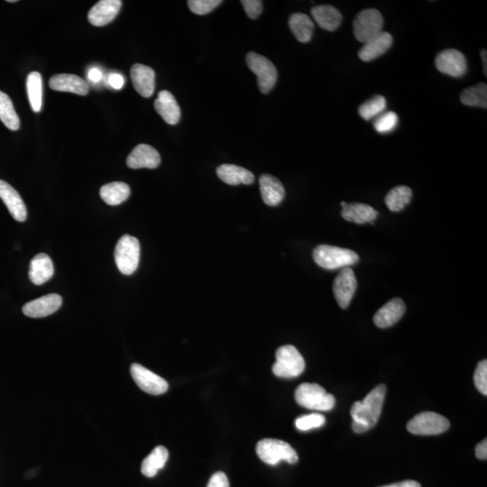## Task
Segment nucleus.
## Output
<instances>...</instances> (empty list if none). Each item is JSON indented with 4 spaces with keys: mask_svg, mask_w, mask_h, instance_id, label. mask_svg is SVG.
I'll list each match as a JSON object with an SVG mask.
<instances>
[{
    "mask_svg": "<svg viewBox=\"0 0 487 487\" xmlns=\"http://www.w3.org/2000/svg\"><path fill=\"white\" fill-rule=\"evenodd\" d=\"M386 394V384L374 388L361 401L352 405V429L356 434H364L376 425L382 414L384 398Z\"/></svg>",
    "mask_w": 487,
    "mask_h": 487,
    "instance_id": "1",
    "label": "nucleus"
},
{
    "mask_svg": "<svg viewBox=\"0 0 487 487\" xmlns=\"http://www.w3.org/2000/svg\"><path fill=\"white\" fill-rule=\"evenodd\" d=\"M313 260L319 267L334 270L359 263V257L356 252L347 248L319 245L313 250Z\"/></svg>",
    "mask_w": 487,
    "mask_h": 487,
    "instance_id": "2",
    "label": "nucleus"
},
{
    "mask_svg": "<svg viewBox=\"0 0 487 487\" xmlns=\"http://www.w3.org/2000/svg\"><path fill=\"white\" fill-rule=\"evenodd\" d=\"M295 400L309 410L328 411L336 405L335 397L317 384H302L295 391Z\"/></svg>",
    "mask_w": 487,
    "mask_h": 487,
    "instance_id": "3",
    "label": "nucleus"
},
{
    "mask_svg": "<svg viewBox=\"0 0 487 487\" xmlns=\"http://www.w3.org/2000/svg\"><path fill=\"white\" fill-rule=\"evenodd\" d=\"M257 456L268 465L275 466L282 461L289 464L298 461V454L287 442L275 439H264L257 445Z\"/></svg>",
    "mask_w": 487,
    "mask_h": 487,
    "instance_id": "4",
    "label": "nucleus"
},
{
    "mask_svg": "<svg viewBox=\"0 0 487 487\" xmlns=\"http://www.w3.org/2000/svg\"><path fill=\"white\" fill-rule=\"evenodd\" d=\"M275 357L277 362L272 366V372L278 377H297L305 369L304 359L294 346L286 345L279 347Z\"/></svg>",
    "mask_w": 487,
    "mask_h": 487,
    "instance_id": "5",
    "label": "nucleus"
},
{
    "mask_svg": "<svg viewBox=\"0 0 487 487\" xmlns=\"http://www.w3.org/2000/svg\"><path fill=\"white\" fill-rule=\"evenodd\" d=\"M140 260V244L138 238L124 235L115 248V261L122 274L130 275L138 267Z\"/></svg>",
    "mask_w": 487,
    "mask_h": 487,
    "instance_id": "6",
    "label": "nucleus"
},
{
    "mask_svg": "<svg viewBox=\"0 0 487 487\" xmlns=\"http://www.w3.org/2000/svg\"><path fill=\"white\" fill-rule=\"evenodd\" d=\"M384 19L379 10L364 9L356 16L353 22L354 36L364 43L383 32Z\"/></svg>",
    "mask_w": 487,
    "mask_h": 487,
    "instance_id": "7",
    "label": "nucleus"
},
{
    "mask_svg": "<svg viewBox=\"0 0 487 487\" xmlns=\"http://www.w3.org/2000/svg\"><path fill=\"white\" fill-rule=\"evenodd\" d=\"M246 60L248 68L257 75L261 93H268L277 81V70L275 64L267 57L255 53H248Z\"/></svg>",
    "mask_w": 487,
    "mask_h": 487,
    "instance_id": "8",
    "label": "nucleus"
},
{
    "mask_svg": "<svg viewBox=\"0 0 487 487\" xmlns=\"http://www.w3.org/2000/svg\"><path fill=\"white\" fill-rule=\"evenodd\" d=\"M449 426L447 418L432 411H424L408 422L407 430L414 435H439L447 431Z\"/></svg>",
    "mask_w": 487,
    "mask_h": 487,
    "instance_id": "9",
    "label": "nucleus"
},
{
    "mask_svg": "<svg viewBox=\"0 0 487 487\" xmlns=\"http://www.w3.org/2000/svg\"><path fill=\"white\" fill-rule=\"evenodd\" d=\"M130 373L135 384L145 393L160 395L166 393L168 390V383L163 378L145 369L141 364H131Z\"/></svg>",
    "mask_w": 487,
    "mask_h": 487,
    "instance_id": "10",
    "label": "nucleus"
},
{
    "mask_svg": "<svg viewBox=\"0 0 487 487\" xmlns=\"http://www.w3.org/2000/svg\"><path fill=\"white\" fill-rule=\"evenodd\" d=\"M435 66L441 73L459 78L468 71V62L464 54L456 49H447L439 53L435 59Z\"/></svg>",
    "mask_w": 487,
    "mask_h": 487,
    "instance_id": "11",
    "label": "nucleus"
},
{
    "mask_svg": "<svg viewBox=\"0 0 487 487\" xmlns=\"http://www.w3.org/2000/svg\"><path fill=\"white\" fill-rule=\"evenodd\" d=\"M357 288L355 272L352 268H343L333 282V292L340 308L347 309Z\"/></svg>",
    "mask_w": 487,
    "mask_h": 487,
    "instance_id": "12",
    "label": "nucleus"
},
{
    "mask_svg": "<svg viewBox=\"0 0 487 487\" xmlns=\"http://www.w3.org/2000/svg\"><path fill=\"white\" fill-rule=\"evenodd\" d=\"M62 303L63 299L59 294L43 296L24 305L23 313L30 318H43L57 312Z\"/></svg>",
    "mask_w": 487,
    "mask_h": 487,
    "instance_id": "13",
    "label": "nucleus"
},
{
    "mask_svg": "<svg viewBox=\"0 0 487 487\" xmlns=\"http://www.w3.org/2000/svg\"><path fill=\"white\" fill-rule=\"evenodd\" d=\"M160 163L161 158L158 150L145 144L135 146L127 159V165L131 169H155L160 165Z\"/></svg>",
    "mask_w": 487,
    "mask_h": 487,
    "instance_id": "14",
    "label": "nucleus"
},
{
    "mask_svg": "<svg viewBox=\"0 0 487 487\" xmlns=\"http://www.w3.org/2000/svg\"><path fill=\"white\" fill-rule=\"evenodd\" d=\"M121 0H101L88 11V22L95 26H104L113 21L121 10Z\"/></svg>",
    "mask_w": 487,
    "mask_h": 487,
    "instance_id": "15",
    "label": "nucleus"
},
{
    "mask_svg": "<svg viewBox=\"0 0 487 487\" xmlns=\"http://www.w3.org/2000/svg\"><path fill=\"white\" fill-rule=\"evenodd\" d=\"M406 306L401 298H394L384 304L374 316V322L378 328L386 329L396 324L404 315Z\"/></svg>",
    "mask_w": 487,
    "mask_h": 487,
    "instance_id": "16",
    "label": "nucleus"
},
{
    "mask_svg": "<svg viewBox=\"0 0 487 487\" xmlns=\"http://www.w3.org/2000/svg\"><path fill=\"white\" fill-rule=\"evenodd\" d=\"M130 76L133 86L141 96L150 98L154 94L155 73L152 68L136 63L132 66Z\"/></svg>",
    "mask_w": 487,
    "mask_h": 487,
    "instance_id": "17",
    "label": "nucleus"
},
{
    "mask_svg": "<svg viewBox=\"0 0 487 487\" xmlns=\"http://www.w3.org/2000/svg\"><path fill=\"white\" fill-rule=\"evenodd\" d=\"M0 199L6 204L14 219L19 222H24L26 220V207L21 196L11 185L3 180H0Z\"/></svg>",
    "mask_w": 487,
    "mask_h": 487,
    "instance_id": "18",
    "label": "nucleus"
},
{
    "mask_svg": "<svg viewBox=\"0 0 487 487\" xmlns=\"http://www.w3.org/2000/svg\"><path fill=\"white\" fill-rule=\"evenodd\" d=\"M393 36L387 32H381L379 35L363 43L359 52V57L363 62H371L383 56L390 49L393 44Z\"/></svg>",
    "mask_w": 487,
    "mask_h": 487,
    "instance_id": "19",
    "label": "nucleus"
},
{
    "mask_svg": "<svg viewBox=\"0 0 487 487\" xmlns=\"http://www.w3.org/2000/svg\"><path fill=\"white\" fill-rule=\"evenodd\" d=\"M49 86L56 91L71 93L81 96L88 93V85L81 77L74 74H57L51 78Z\"/></svg>",
    "mask_w": 487,
    "mask_h": 487,
    "instance_id": "20",
    "label": "nucleus"
},
{
    "mask_svg": "<svg viewBox=\"0 0 487 487\" xmlns=\"http://www.w3.org/2000/svg\"><path fill=\"white\" fill-rule=\"evenodd\" d=\"M342 216L344 220L356 224H374L378 217V211L372 206L364 203H347L342 202Z\"/></svg>",
    "mask_w": 487,
    "mask_h": 487,
    "instance_id": "21",
    "label": "nucleus"
},
{
    "mask_svg": "<svg viewBox=\"0 0 487 487\" xmlns=\"http://www.w3.org/2000/svg\"><path fill=\"white\" fill-rule=\"evenodd\" d=\"M156 112L169 125H176L180 121V108L171 93L168 91H160L155 101Z\"/></svg>",
    "mask_w": 487,
    "mask_h": 487,
    "instance_id": "22",
    "label": "nucleus"
},
{
    "mask_svg": "<svg viewBox=\"0 0 487 487\" xmlns=\"http://www.w3.org/2000/svg\"><path fill=\"white\" fill-rule=\"evenodd\" d=\"M260 192L264 203L268 206L279 205L284 199L285 190L282 183L275 176L261 175L260 179Z\"/></svg>",
    "mask_w": 487,
    "mask_h": 487,
    "instance_id": "23",
    "label": "nucleus"
},
{
    "mask_svg": "<svg viewBox=\"0 0 487 487\" xmlns=\"http://www.w3.org/2000/svg\"><path fill=\"white\" fill-rule=\"evenodd\" d=\"M311 13L318 26L329 32L336 31L343 19L339 10L332 5L316 6Z\"/></svg>",
    "mask_w": 487,
    "mask_h": 487,
    "instance_id": "24",
    "label": "nucleus"
},
{
    "mask_svg": "<svg viewBox=\"0 0 487 487\" xmlns=\"http://www.w3.org/2000/svg\"><path fill=\"white\" fill-rule=\"evenodd\" d=\"M217 175L222 182L230 185H250L255 182V175L250 171L228 163L217 167Z\"/></svg>",
    "mask_w": 487,
    "mask_h": 487,
    "instance_id": "25",
    "label": "nucleus"
},
{
    "mask_svg": "<svg viewBox=\"0 0 487 487\" xmlns=\"http://www.w3.org/2000/svg\"><path fill=\"white\" fill-rule=\"evenodd\" d=\"M54 272L52 260L46 254H39L30 263L29 278L36 285H42L53 277Z\"/></svg>",
    "mask_w": 487,
    "mask_h": 487,
    "instance_id": "26",
    "label": "nucleus"
},
{
    "mask_svg": "<svg viewBox=\"0 0 487 487\" xmlns=\"http://www.w3.org/2000/svg\"><path fill=\"white\" fill-rule=\"evenodd\" d=\"M289 27L299 42L305 43L312 40L314 23L306 14H292L289 19Z\"/></svg>",
    "mask_w": 487,
    "mask_h": 487,
    "instance_id": "27",
    "label": "nucleus"
},
{
    "mask_svg": "<svg viewBox=\"0 0 487 487\" xmlns=\"http://www.w3.org/2000/svg\"><path fill=\"white\" fill-rule=\"evenodd\" d=\"M169 452L163 446H158L146 456L142 463L141 472L146 478H154L160 469L165 466L168 461Z\"/></svg>",
    "mask_w": 487,
    "mask_h": 487,
    "instance_id": "28",
    "label": "nucleus"
},
{
    "mask_svg": "<svg viewBox=\"0 0 487 487\" xmlns=\"http://www.w3.org/2000/svg\"><path fill=\"white\" fill-rule=\"evenodd\" d=\"M100 194L101 199L108 205L117 206L128 199L130 196V188L125 183H111L102 186Z\"/></svg>",
    "mask_w": 487,
    "mask_h": 487,
    "instance_id": "29",
    "label": "nucleus"
},
{
    "mask_svg": "<svg viewBox=\"0 0 487 487\" xmlns=\"http://www.w3.org/2000/svg\"><path fill=\"white\" fill-rule=\"evenodd\" d=\"M26 88L32 110L39 113L43 105V81L39 73L33 71L29 73L26 79Z\"/></svg>",
    "mask_w": 487,
    "mask_h": 487,
    "instance_id": "30",
    "label": "nucleus"
},
{
    "mask_svg": "<svg viewBox=\"0 0 487 487\" xmlns=\"http://www.w3.org/2000/svg\"><path fill=\"white\" fill-rule=\"evenodd\" d=\"M411 198H413V190L407 186L400 185L391 189L387 193L384 202L391 211L399 212L411 203Z\"/></svg>",
    "mask_w": 487,
    "mask_h": 487,
    "instance_id": "31",
    "label": "nucleus"
},
{
    "mask_svg": "<svg viewBox=\"0 0 487 487\" xmlns=\"http://www.w3.org/2000/svg\"><path fill=\"white\" fill-rule=\"evenodd\" d=\"M462 104L468 107L487 108V85L479 83L463 91L461 94Z\"/></svg>",
    "mask_w": 487,
    "mask_h": 487,
    "instance_id": "32",
    "label": "nucleus"
},
{
    "mask_svg": "<svg viewBox=\"0 0 487 487\" xmlns=\"http://www.w3.org/2000/svg\"><path fill=\"white\" fill-rule=\"evenodd\" d=\"M0 121L10 130L16 131L20 128L19 118L14 108L12 101L1 91H0Z\"/></svg>",
    "mask_w": 487,
    "mask_h": 487,
    "instance_id": "33",
    "label": "nucleus"
},
{
    "mask_svg": "<svg viewBox=\"0 0 487 487\" xmlns=\"http://www.w3.org/2000/svg\"><path fill=\"white\" fill-rule=\"evenodd\" d=\"M386 108V100L384 96L376 95L364 102L359 108V113L364 121H371L384 113Z\"/></svg>",
    "mask_w": 487,
    "mask_h": 487,
    "instance_id": "34",
    "label": "nucleus"
},
{
    "mask_svg": "<svg viewBox=\"0 0 487 487\" xmlns=\"http://www.w3.org/2000/svg\"><path fill=\"white\" fill-rule=\"evenodd\" d=\"M398 121L399 118L395 112H384L376 118V121H374V128L380 134H388L396 128Z\"/></svg>",
    "mask_w": 487,
    "mask_h": 487,
    "instance_id": "35",
    "label": "nucleus"
},
{
    "mask_svg": "<svg viewBox=\"0 0 487 487\" xmlns=\"http://www.w3.org/2000/svg\"><path fill=\"white\" fill-rule=\"evenodd\" d=\"M326 419L319 414L303 415L295 421L296 428L299 431H307L312 429L321 428L325 424Z\"/></svg>",
    "mask_w": 487,
    "mask_h": 487,
    "instance_id": "36",
    "label": "nucleus"
},
{
    "mask_svg": "<svg viewBox=\"0 0 487 487\" xmlns=\"http://www.w3.org/2000/svg\"><path fill=\"white\" fill-rule=\"evenodd\" d=\"M221 3V0H189L187 4L190 11L196 15L203 16L213 11Z\"/></svg>",
    "mask_w": 487,
    "mask_h": 487,
    "instance_id": "37",
    "label": "nucleus"
},
{
    "mask_svg": "<svg viewBox=\"0 0 487 487\" xmlns=\"http://www.w3.org/2000/svg\"><path fill=\"white\" fill-rule=\"evenodd\" d=\"M474 384L476 389L483 395H487V361H480L475 371Z\"/></svg>",
    "mask_w": 487,
    "mask_h": 487,
    "instance_id": "38",
    "label": "nucleus"
},
{
    "mask_svg": "<svg viewBox=\"0 0 487 487\" xmlns=\"http://www.w3.org/2000/svg\"><path fill=\"white\" fill-rule=\"evenodd\" d=\"M241 4L251 19L258 18L263 11V2L261 0H242Z\"/></svg>",
    "mask_w": 487,
    "mask_h": 487,
    "instance_id": "39",
    "label": "nucleus"
},
{
    "mask_svg": "<svg viewBox=\"0 0 487 487\" xmlns=\"http://www.w3.org/2000/svg\"><path fill=\"white\" fill-rule=\"evenodd\" d=\"M207 487H230L226 474L217 472L211 476Z\"/></svg>",
    "mask_w": 487,
    "mask_h": 487,
    "instance_id": "40",
    "label": "nucleus"
},
{
    "mask_svg": "<svg viewBox=\"0 0 487 487\" xmlns=\"http://www.w3.org/2000/svg\"><path fill=\"white\" fill-rule=\"evenodd\" d=\"M108 83L111 88H114V90H121L124 86L125 79L121 74L112 73L110 75V77H108Z\"/></svg>",
    "mask_w": 487,
    "mask_h": 487,
    "instance_id": "41",
    "label": "nucleus"
},
{
    "mask_svg": "<svg viewBox=\"0 0 487 487\" xmlns=\"http://www.w3.org/2000/svg\"><path fill=\"white\" fill-rule=\"evenodd\" d=\"M476 458L482 459V461H486L487 458V441L486 439H483V441L476 447Z\"/></svg>",
    "mask_w": 487,
    "mask_h": 487,
    "instance_id": "42",
    "label": "nucleus"
},
{
    "mask_svg": "<svg viewBox=\"0 0 487 487\" xmlns=\"http://www.w3.org/2000/svg\"><path fill=\"white\" fill-rule=\"evenodd\" d=\"M102 76H103V74H102V71L100 69H98V68H93V69H91L90 71H88V78L91 83H100Z\"/></svg>",
    "mask_w": 487,
    "mask_h": 487,
    "instance_id": "43",
    "label": "nucleus"
},
{
    "mask_svg": "<svg viewBox=\"0 0 487 487\" xmlns=\"http://www.w3.org/2000/svg\"><path fill=\"white\" fill-rule=\"evenodd\" d=\"M381 487H421L420 483L416 481H413V480H407V481H403L400 483H395L393 485L384 486Z\"/></svg>",
    "mask_w": 487,
    "mask_h": 487,
    "instance_id": "44",
    "label": "nucleus"
},
{
    "mask_svg": "<svg viewBox=\"0 0 487 487\" xmlns=\"http://www.w3.org/2000/svg\"><path fill=\"white\" fill-rule=\"evenodd\" d=\"M486 54H487V53H486V49H483V50L481 51V58H482V61H483V73H485L486 76V75H487V66H486V64H487V63H486V58H487V56H486Z\"/></svg>",
    "mask_w": 487,
    "mask_h": 487,
    "instance_id": "45",
    "label": "nucleus"
},
{
    "mask_svg": "<svg viewBox=\"0 0 487 487\" xmlns=\"http://www.w3.org/2000/svg\"><path fill=\"white\" fill-rule=\"evenodd\" d=\"M8 2H9V3H16V2H18V1H16V0H9Z\"/></svg>",
    "mask_w": 487,
    "mask_h": 487,
    "instance_id": "46",
    "label": "nucleus"
}]
</instances>
